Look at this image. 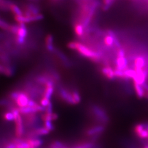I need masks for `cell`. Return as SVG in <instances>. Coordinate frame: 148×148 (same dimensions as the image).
I'll return each mask as SVG.
<instances>
[{"label":"cell","mask_w":148,"mask_h":148,"mask_svg":"<svg viewBox=\"0 0 148 148\" xmlns=\"http://www.w3.org/2000/svg\"><path fill=\"white\" fill-rule=\"evenodd\" d=\"M115 38L111 35H106L104 38V41L106 45L108 47H111L115 43Z\"/></svg>","instance_id":"16"},{"label":"cell","mask_w":148,"mask_h":148,"mask_svg":"<svg viewBox=\"0 0 148 148\" xmlns=\"http://www.w3.org/2000/svg\"><path fill=\"white\" fill-rule=\"evenodd\" d=\"M137 136L139 137L143 138V139L148 138V131L145 128L142 132H140L139 134H138Z\"/></svg>","instance_id":"22"},{"label":"cell","mask_w":148,"mask_h":148,"mask_svg":"<svg viewBox=\"0 0 148 148\" xmlns=\"http://www.w3.org/2000/svg\"><path fill=\"white\" fill-rule=\"evenodd\" d=\"M104 130H105V127L102 125H99V126H97L95 127L90 128L87 131L86 133L88 136H92L99 134L103 132Z\"/></svg>","instance_id":"7"},{"label":"cell","mask_w":148,"mask_h":148,"mask_svg":"<svg viewBox=\"0 0 148 148\" xmlns=\"http://www.w3.org/2000/svg\"><path fill=\"white\" fill-rule=\"evenodd\" d=\"M125 79H133L136 76L137 73L135 70L127 69L125 71Z\"/></svg>","instance_id":"15"},{"label":"cell","mask_w":148,"mask_h":148,"mask_svg":"<svg viewBox=\"0 0 148 148\" xmlns=\"http://www.w3.org/2000/svg\"><path fill=\"white\" fill-rule=\"evenodd\" d=\"M13 73L14 70L10 66H5L0 64V74L10 76L13 74Z\"/></svg>","instance_id":"11"},{"label":"cell","mask_w":148,"mask_h":148,"mask_svg":"<svg viewBox=\"0 0 148 148\" xmlns=\"http://www.w3.org/2000/svg\"><path fill=\"white\" fill-rule=\"evenodd\" d=\"M10 8L12 13H13L15 16H23V13L21 10L18 5L14 4H11L10 5Z\"/></svg>","instance_id":"14"},{"label":"cell","mask_w":148,"mask_h":148,"mask_svg":"<svg viewBox=\"0 0 148 148\" xmlns=\"http://www.w3.org/2000/svg\"><path fill=\"white\" fill-rule=\"evenodd\" d=\"M74 31L77 36L79 37L82 36L84 33V29L83 25L80 23H76L74 27Z\"/></svg>","instance_id":"13"},{"label":"cell","mask_w":148,"mask_h":148,"mask_svg":"<svg viewBox=\"0 0 148 148\" xmlns=\"http://www.w3.org/2000/svg\"><path fill=\"white\" fill-rule=\"evenodd\" d=\"M76 50L82 56L97 61L100 58L99 54L91 50L84 45L77 42Z\"/></svg>","instance_id":"2"},{"label":"cell","mask_w":148,"mask_h":148,"mask_svg":"<svg viewBox=\"0 0 148 148\" xmlns=\"http://www.w3.org/2000/svg\"><path fill=\"white\" fill-rule=\"evenodd\" d=\"M77 42H70L68 43L67 46L68 47L73 49V50H76V47H77Z\"/></svg>","instance_id":"23"},{"label":"cell","mask_w":148,"mask_h":148,"mask_svg":"<svg viewBox=\"0 0 148 148\" xmlns=\"http://www.w3.org/2000/svg\"><path fill=\"white\" fill-rule=\"evenodd\" d=\"M10 99L18 109L27 108L30 101L32 99L24 90H16L10 94Z\"/></svg>","instance_id":"1"},{"label":"cell","mask_w":148,"mask_h":148,"mask_svg":"<svg viewBox=\"0 0 148 148\" xmlns=\"http://www.w3.org/2000/svg\"><path fill=\"white\" fill-rule=\"evenodd\" d=\"M92 111L95 117L103 123H106L109 122V118L106 112L102 108L98 106H92Z\"/></svg>","instance_id":"4"},{"label":"cell","mask_w":148,"mask_h":148,"mask_svg":"<svg viewBox=\"0 0 148 148\" xmlns=\"http://www.w3.org/2000/svg\"><path fill=\"white\" fill-rule=\"evenodd\" d=\"M18 29L16 36L25 38L27 35V29L25 23H18Z\"/></svg>","instance_id":"6"},{"label":"cell","mask_w":148,"mask_h":148,"mask_svg":"<svg viewBox=\"0 0 148 148\" xmlns=\"http://www.w3.org/2000/svg\"><path fill=\"white\" fill-rule=\"evenodd\" d=\"M112 1L113 0H104V5H106V7L108 5H111Z\"/></svg>","instance_id":"25"},{"label":"cell","mask_w":148,"mask_h":148,"mask_svg":"<svg viewBox=\"0 0 148 148\" xmlns=\"http://www.w3.org/2000/svg\"><path fill=\"white\" fill-rule=\"evenodd\" d=\"M134 68L143 69L146 66L145 59L142 56H138L134 60Z\"/></svg>","instance_id":"10"},{"label":"cell","mask_w":148,"mask_h":148,"mask_svg":"<svg viewBox=\"0 0 148 148\" xmlns=\"http://www.w3.org/2000/svg\"><path fill=\"white\" fill-rule=\"evenodd\" d=\"M142 86V87H143V88L144 89V90H145L146 91L148 92V84L146 82L143 83Z\"/></svg>","instance_id":"26"},{"label":"cell","mask_w":148,"mask_h":148,"mask_svg":"<svg viewBox=\"0 0 148 148\" xmlns=\"http://www.w3.org/2000/svg\"><path fill=\"white\" fill-rule=\"evenodd\" d=\"M10 25L8 24L7 23H6L5 21L0 19V28L3 29V30H9Z\"/></svg>","instance_id":"20"},{"label":"cell","mask_w":148,"mask_h":148,"mask_svg":"<svg viewBox=\"0 0 148 148\" xmlns=\"http://www.w3.org/2000/svg\"><path fill=\"white\" fill-rule=\"evenodd\" d=\"M144 129H145L144 124V123H139L134 128V131L137 135L138 134H139L140 132H142Z\"/></svg>","instance_id":"21"},{"label":"cell","mask_w":148,"mask_h":148,"mask_svg":"<svg viewBox=\"0 0 148 148\" xmlns=\"http://www.w3.org/2000/svg\"><path fill=\"white\" fill-rule=\"evenodd\" d=\"M74 148H81V146H80V145H77V146H75V147H74Z\"/></svg>","instance_id":"27"},{"label":"cell","mask_w":148,"mask_h":148,"mask_svg":"<svg viewBox=\"0 0 148 148\" xmlns=\"http://www.w3.org/2000/svg\"><path fill=\"white\" fill-rule=\"evenodd\" d=\"M114 73H115V75L116 77L125 79V71H121V70H119L115 69L114 70Z\"/></svg>","instance_id":"19"},{"label":"cell","mask_w":148,"mask_h":148,"mask_svg":"<svg viewBox=\"0 0 148 148\" xmlns=\"http://www.w3.org/2000/svg\"><path fill=\"white\" fill-rule=\"evenodd\" d=\"M58 95L61 99L67 104L70 105H76L73 98L72 91H70L63 87H60L59 88Z\"/></svg>","instance_id":"3"},{"label":"cell","mask_w":148,"mask_h":148,"mask_svg":"<svg viewBox=\"0 0 148 148\" xmlns=\"http://www.w3.org/2000/svg\"><path fill=\"white\" fill-rule=\"evenodd\" d=\"M144 148H148V146H146V147H145Z\"/></svg>","instance_id":"28"},{"label":"cell","mask_w":148,"mask_h":148,"mask_svg":"<svg viewBox=\"0 0 148 148\" xmlns=\"http://www.w3.org/2000/svg\"><path fill=\"white\" fill-rule=\"evenodd\" d=\"M117 57H125V52L123 49H119L117 53Z\"/></svg>","instance_id":"24"},{"label":"cell","mask_w":148,"mask_h":148,"mask_svg":"<svg viewBox=\"0 0 148 148\" xmlns=\"http://www.w3.org/2000/svg\"><path fill=\"white\" fill-rule=\"evenodd\" d=\"M116 70L125 71L127 69L128 62L125 57H117L116 60Z\"/></svg>","instance_id":"5"},{"label":"cell","mask_w":148,"mask_h":148,"mask_svg":"<svg viewBox=\"0 0 148 148\" xmlns=\"http://www.w3.org/2000/svg\"><path fill=\"white\" fill-rule=\"evenodd\" d=\"M134 86L138 97L140 99L143 98L145 95V90L143 88L142 86L134 82Z\"/></svg>","instance_id":"12"},{"label":"cell","mask_w":148,"mask_h":148,"mask_svg":"<svg viewBox=\"0 0 148 148\" xmlns=\"http://www.w3.org/2000/svg\"><path fill=\"white\" fill-rule=\"evenodd\" d=\"M101 73L108 79H115L116 77L114 73V70L110 67H104L101 69Z\"/></svg>","instance_id":"8"},{"label":"cell","mask_w":148,"mask_h":148,"mask_svg":"<svg viewBox=\"0 0 148 148\" xmlns=\"http://www.w3.org/2000/svg\"><path fill=\"white\" fill-rule=\"evenodd\" d=\"M3 117L7 121H14V115L13 112L11 110L10 111L5 112L3 115Z\"/></svg>","instance_id":"17"},{"label":"cell","mask_w":148,"mask_h":148,"mask_svg":"<svg viewBox=\"0 0 148 148\" xmlns=\"http://www.w3.org/2000/svg\"><path fill=\"white\" fill-rule=\"evenodd\" d=\"M72 93H73V98H74V101H75L76 104H77L79 103L81 101V95H80L79 91L76 90H73L72 91Z\"/></svg>","instance_id":"18"},{"label":"cell","mask_w":148,"mask_h":148,"mask_svg":"<svg viewBox=\"0 0 148 148\" xmlns=\"http://www.w3.org/2000/svg\"><path fill=\"white\" fill-rule=\"evenodd\" d=\"M46 47L48 51L54 52V47L53 46V37L51 34H48L45 38Z\"/></svg>","instance_id":"9"}]
</instances>
